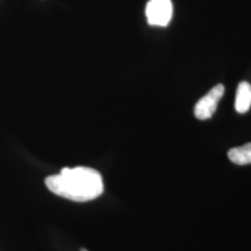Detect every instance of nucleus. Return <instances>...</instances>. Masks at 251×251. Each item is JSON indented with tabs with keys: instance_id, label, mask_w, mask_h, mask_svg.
Here are the masks:
<instances>
[{
	"instance_id": "nucleus-2",
	"label": "nucleus",
	"mask_w": 251,
	"mask_h": 251,
	"mask_svg": "<svg viewBox=\"0 0 251 251\" xmlns=\"http://www.w3.org/2000/svg\"><path fill=\"white\" fill-rule=\"evenodd\" d=\"M145 14L147 22L152 26H167L171 23L173 14L171 0H149Z\"/></svg>"
},
{
	"instance_id": "nucleus-4",
	"label": "nucleus",
	"mask_w": 251,
	"mask_h": 251,
	"mask_svg": "<svg viewBox=\"0 0 251 251\" xmlns=\"http://www.w3.org/2000/svg\"><path fill=\"white\" fill-rule=\"evenodd\" d=\"M234 107L237 113L246 114L251 107V85L249 82H240L235 96Z\"/></svg>"
},
{
	"instance_id": "nucleus-1",
	"label": "nucleus",
	"mask_w": 251,
	"mask_h": 251,
	"mask_svg": "<svg viewBox=\"0 0 251 251\" xmlns=\"http://www.w3.org/2000/svg\"><path fill=\"white\" fill-rule=\"evenodd\" d=\"M45 183L56 196L75 202L93 200L103 192L101 175L87 167L64 168L59 174L47 177Z\"/></svg>"
},
{
	"instance_id": "nucleus-5",
	"label": "nucleus",
	"mask_w": 251,
	"mask_h": 251,
	"mask_svg": "<svg viewBox=\"0 0 251 251\" xmlns=\"http://www.w3.org/2000/svg\"><path fill=\"white\" fill-rule=\"evenodd\" d=\"M228 157L233 163L239 166L251 164V143L231 149L228 152Z\"/></svg>"
},
{
	"instance_id": "nucleus-3",
	"label": "nucleus",
	"mask_w": 251,
	"mask_h": 251,
	"mask_svg": "<svg viewBox=\"0 0 251 251\" xmlns=\"http://www.w3.org/2000/svg\"><path fill=\"white\" fill-rule=\"evenodd\" d=\"M225 94V87L222 84L215 86L206 95L199 100L195 107V116L199 120H206L214 115L217 106Z\"/></svg>"
}]
</instances>
